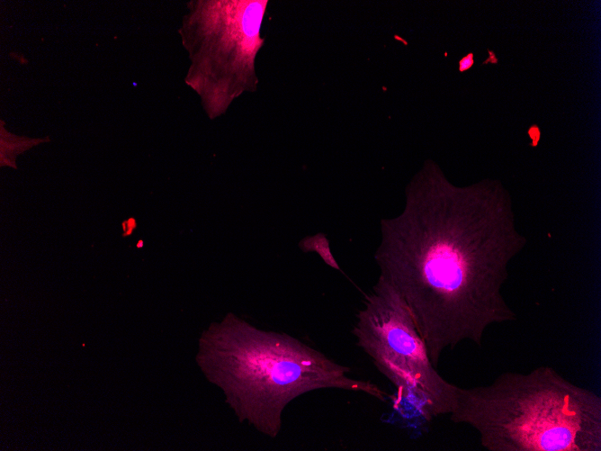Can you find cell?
Listing matches in <instances>:
<instances>
[{"label":"cell","mask_w":601,"mask_h":451,"mask_svg":"<svg viewBox=\"0 0 601 451\" xmlns=\"http://www.w3.org/2000/svg\"><path fill=\"white\" fill-rule=\"evenodd\" d=\"M199 364L238 421L276 437L288 404L320 389L360 392L386 401L374 383L350 377L351 369L286 333L260 329L232 312L200 339Z\"/></svg>","instance_id":"2"},{"label":"cell","mask_w":601,"mask_h":451,"mask_svg":"<svg viewBox=\"0 0 601 451\" xmlns=\"http://www.w3.org/2000/svg\"><path fill=\"white\" fill-rule=\"evenodd\" d=\"M473 55L472 53L468 54L466 57L462 58L460 61L459 68L460 71H464L470 68L473 64Z\"/></svg>","instance_id":"8"},{"label":"cell","mask_w":601,"mask_h":451,"mask_svg":"<svg viewBox=\"0 0 601 451\" xmlns=\"http://www.w3.org/2000/svg\"><path fill=\"white\" fill-rule=\"evenodd\" d=\"M267 3L198 2L189 22L198 48L188 83L202 95L211 118L223 114L236 98L257 87L255 60L264 44L260 28Z\"/></svg>","instance_id":"5"},{"label":"cell","mask_w":601,"mask_h":451,"mask_svg":"<svg viewBox=\"0 0 601 451\" xmlns=\"http://www.w3.org/2000/svg\"><path fill=\"white\" fill-rule=\"evenodd\" d=\"M449 416L488 451H601V397L548 365L458 386Z\"/></svg>","instance_id":"3"},{"label":"cell","mask_w":601,"mask_h":451,"mask_svg":"<svg viewBox=\"0 0 601 451\" xmlns=\"http://www.w3.org/2000/svg\"><path fill=\"white\" fill-rule=\"evenodd\" d=\"M44 140L40 139H25V138H17L15 136L9 135L6 131L2 130L1 136V165L2 166H10L16 167L14 164V158L17 154L28 149L33 145H37L40 142H43Z\"/></svg>","instance_id":"6"},{"label":"cell","mask_w":601,"mask_h":451,"mask_svg":"<svg viewBox=\"0 0 601 451\" xmlns=\"http://www.w3.org/2000/svg\"><path fill=\"white\" fill-rule=\"evenodd\" d=\"M300 247L303 251L306 252H317L326 264L337 270L340 269L330 252L327 239L324 235L318 234L317 236L306 238L301 240Z\"/></svg>","instance_id":"7"},{"label":"cell","mask_w":601,"mask_h":451,"mask_svg":"<svg viewBox=\"0 0 601 451\" xmlns=\"http://www.w3.org/2000/svg\"><path fill=\"white\" fill-rule=\"evenodd\" d=\"M374 259L406 302L436 366L463 341L516 320L502 294L527 239L496 189H458L428 164L407 190L403 212L381 220Z\"/></svg>","instance_id":"1"},{"label":"cell","mask_w":601,"mask_h":451,"mask_svg":"<svg viewBox=\"0 0 601 451\" xmlns=\"http://www.w3.org/2000/svg\"><path fill=\"white\" fill-rule=\"evenodd\" d=\"M352 333L399 398L426 421L450 414L458 385L448 382L431 363L406 302L381 275L365 295Z\"/></svg>","instance_id":"4"}]
</instances>
